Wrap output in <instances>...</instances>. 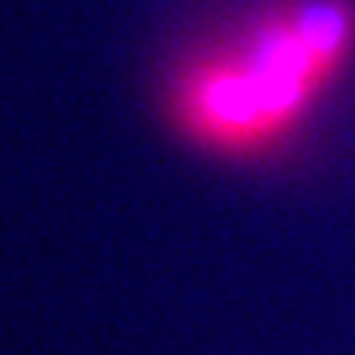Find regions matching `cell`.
I'll return each instance as SVG.
<instances>
[{
  "label": "cell",
  "instance_id": "1",
  "mask_svg": "<svg viewBox=\"0 0 355 355\" xmlns=\"http://www.w3.org/2000/svg\"><path fill=\"white\" fill-rule=\"evenodd\" d=\"M355 66V0H269L190 49L166 80L173 135L214 159L290 145Z\"/></svg>",
  "mask_w": 355,
  "mask_h": 355
}]
</instances>
